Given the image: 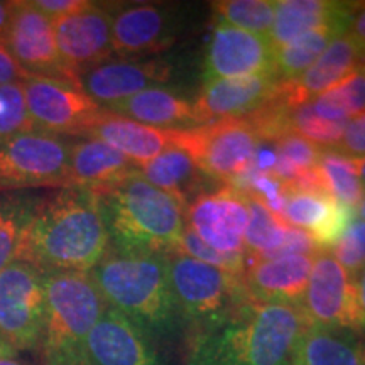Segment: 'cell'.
<instances>
[{
	"label": "cell",
	"instance_id": "50",
	"mask_svg": "<svg viewBox=\"0 0 365 365\" xmlns=\"http://www.w3.org/2000/svg\"><path fill=\"white\" fill-rule=\"evenodd\" d=\"M0 340H2V339H0ZM2 341H4V340H2Z\"/></svg>",
	"mask_w": 365,
	"mask_h": 365
},
{
	"label": "cell",
	"instance_id": "39",
	"mask_svg": "<svg viewBox=\"0 0 365 365\" xmlns=\"http://www.w3.org/2000/svg\"><path fill=\"white\" fill-rule=\"evenodd\" d=\"M330 250L341 267L357 277L365 267V222L362 218L355 217Z\"/></svg>",
	"mask_w": 365,
	"mask_h": 365
},
{
	"label": "cell",
	"instance_id": "40",
	"mask_svg": "<svg viewBox=\"0 0 365 365\" xmlns=\"http://www.w3.org/2000/svg\"><path fill=\"white\" fill-rule=\"evenodd\" d=\"M336 150L350 159L365 158V112L346 122Z\"/></svg>",
	"mask_w": 365,
	"mask_h": 365
},
{
	"label": "cell",
	"instance_id": "25",
	"mask_svg": "<svg viewBox=\"0 0 365 365\" xmlns=\"http://www.w3.org/2000/svg\"><path fill=\"white\" fill-rule=\"evenodd\" d=\"M350 4L327 0H277L267 39L272 49L293 43L319 27L340 24L349 29Z\"/></svg>",
	"mask_w": 365,
	"mask_h": 365
},
{
	"label": "cell",
	"instance_id": "7",
	"mask_svg": "<svg viewBox=\"0 0 365 365\" xmlns=\"http://www.w3.org/2000/svg\"><path fill=\"white\" fill-rule=\"evenodd\" d=\"M71 144L63 135L26 130L0 145V195L66 188Z\"/></svg>",
	"mask_w": 365,
	"mask_h": 365
},
{
	"label": "cell",
	"instance_id": "24",
	"mask_svg": "<svg viewBox=\"0 0 365 365\" xmlns=\"http://www.w3.org/2000/svg\"><path fill=\"white\" fill-rule=\"evenodd\" d=\"M137 164L112 145L97 139L71 144L66 188L90 190L98 193L134 175Z\"/></svg>",
	"mask_w": 365,
	"mask_h": 365
},
{
	"label": "cell",
	"instance_id": "3",
	"mask_svg": "<svg viewBox=\"0 0 365 365\" xmlns=\"http://www.w3.org/2000/svg\"><path fill=\"white\" fill-rule=\"evenodd\" d=\"M166 255L108 250L88 272L105 304L129 318L150 339L170 336L182 325Z\"/></svg>",
	"mask_w": 365,
	"mask_h": 365
},
{
	"label": "cell",
	"instance_id": "32",
	"mask_svg": "<svg viewBox=\"0 0 365 365\" xmlns=\"http://www.w3.org/2000/svg\"><path fill=\"white\" fill-rule=\"evenodd\" d=\"M317 170L322 178L325 193L330 198L344 207L354 210L359 207L365 190L354 159L346 158L336 149H322Z\"/></svg>",
	"mask_w": 365,
	"mask_h": 365
},
{
	"label": "cell",
	"instance_id": "27",
	"mask_svg": "<svg viewBox=\"0 0 365 365\" xmlns=\"http://www.w3.org/2000/svg\"><path fill=\"white\" fill-rule=\"evenodd\" d=\"M143 178L164 193L175 196L178 202L188 207L191 195L198 191L210 178L200 170L195 158L182 148H170L150 161L137 166Z\"/></svg>",
	"mask_w": 365,
	"mask_h": 365
},
{
	"label": "cell",
	"instance_id": "26",
	"mask_svg": "<svg viewBox=\"0 0 365 365\" xmlns=\"http://www.w3.org/2000/svg\"><path fill=\"white\" fill-rule=\"evenodd\" d=\"M105 110L166 130H185L202 125L196 117L195 105L161 86L145 88Z\"/></svg>",
	"mask_w": 365,
	"mask_h": 365
},
{
	"label": "cell",
	"instance_id": "43",
	"mask_svg": "<svg viewBox=\"0 0 365 365\" xmlns=\"http://www.w3.org/2000/svg\"><path fill=\"white\" fill-rule=\"evenodd\" d=\"M346 36H350L365 53V2L350 4V21Z\"/></svg>",
	"mask_w": 365,
	"mask_h": 365
},
{
	"label": "cell",
	"instance_id": "14",
	"mask_svg": "<svg viewBox=\"0 0 365 365\" xmlns=\"http://www.w3.org/2000/svg\"><path fill=\"white\" fill-rule=\"evenodd\" d=\"M51 22L59 58L75 80L113 54L112 9L91 2L83 11Z\"/></svg>",
	"mask_w": 365,
	"mask_h": 365
},
{
	"label": "cell",
	"instance_id": "46",
	"mask_svg": "<svg viewBox=\"0 0 365 365\" xmlns=\"http://www.w3.org/2000/svg\"><path fill=\"white\" fill-rule=\"evenodd\" d=\"M357 293H359L360 312H362L364 325H365V267L359 272V276H357Z\"/></svg>",
	"mask_w": 365,
	"mask_h": 365
},
{
	"label": "cell",
	"instance_id": "15",
	"mask_svg": "<svg viewBox=\"0 0 365 365\" xmlns=\"http://www.w3.org/2000/svg\"><path fill=\"white\" fill-rule=\"evenodd\" d=\"M274 49L267 36L217 21L203 59V81L272 75Z\"/></svg>",
	"mask_w": 365,
	"mask_h": 365
},
{
	"label": "cell",
	"instance_id": "49",
	"mask_svg": "<svg viewBox=\"0 0 365 365\" xmlns=\"http://www.w3.org/2000/svg\"><path fill=\"white\" fill-rule=\"evenodd\" d=\"M362 365H365V341H362Z\"/></svg>",
	"mask_w": 365,
	"mask_h": 365
},
{
	"label": "cell",
	"instance_id": "9",
	"mask_svg": "<svg viewBox=\"0 0 365 365\" xmlns=\"http://www.w3.org/2000/svg\"><path fill=\"white\" fill-rule=\"evenodd\" d=\"M46 322L44 272L16 261L0 271V339L14 350L41 345Z\"/></svg>",
	"mask_w": 365,
	"mask_h": 365
},
{
	"label": "cell",
	"instance_id": "47",
	"mask_svg": "<svg viewBox=\"0 0 365 365\" xmlns=\"http://www.w3.org/2000/svg\"><path fill=\"white\" fill-rule=\"evenodd\" d=\"M354 161H355V166H357L360 181H362V186H364V190H365V158L354 159Z\"/></svg>",
	"mask_w": 365,
	"mask_h": 365
},
{
	"label": "cell",
	"instance_id": "18",
	"mask_svg": "<svg viewBox=\"0 0 365 365\" xmlns=\"http://www.w3.org/2000/svg\"><path fill=\"white\" fill-rule=\"evenodd\" d=\"M171 76V68L163 61L108 59L76 76V83L102 108L124 102L132 95L163 83Z\"/></svg>",
	"mask_w": 365,
	"mask_h": 365
},
{
	"label": "cell",
	"instance_id": "12",
	"mask_svg": "<svg viewBox=\"0 0 365 365\" xmlns=\"http://www.w3.org/2000/svg\"><path fill=\"white\" fill-rule=\"evenodd\" d=\"M2 44L29 76L63 78L76 83L59 58L51 19L39 12L31 0L12 2Z\"/></svg>",
	"mask_w": 365,
	"mask_h": 365
},
{
	"label": "cell",
	"instance_id": "35",
	"mask_svg": "<svg viewBox=\"0 0 365 365\" xmlns=\"http://www.w3.org/2000/svg\"><path fill=\"white\" fill-rule=\"evenodd\" d=\"M322 148L308 143L303 137L289 134L276 143V164L272 168V176L282 185H289L296 178L318 164Z\"/></svg>",
	"mask_w": 365,
	"mask_h": 365
},
{
	"label": "cell",
	"instance_id": "19",
	"mask_svg": "<svg viewBox=\"0 0 365 365\" xmlns=\"http://www.w3.org/2000/svg\"><path fill=\"white\" fill-rule=\"evenodd\" d=\"M272 75L218 78L203 81V88L195 103L200 124L245 118L267 103L277 88Z\"/></svg>",
	"mask_w": 365,
	"mask_h": 365
},
{
	"label": "cell",
	"instance_id": "30",
	"mask_svg": "<svg viewBox=\"0 0 365 365\" xmlns=\"http://www.w3.org/2000/svg\"><path fill=\"white\" fill-rule=\"evenodd\" d=\"M346 34V26L333 24L301 36L293 43L274 49L272 76L277 83H289L298 80L335 38Z\"/></svg>",
	"mask_w": 365,
	"mask_h": 365
},
{
	"label": "cell",
	"instance_id": "13",
	"mask_svg": "<svg viewBox=\"0 0 365 365\" xmlns=\"http://www.w3.org/2000/svg\"><path fill=\"white\" fill-rule=\"evenodd\" d=\"M247 223V195L234 186L200 193L186 207V225L205 244L223 254H245Z\"/></svg>",
	"mask_w": 365,
	"mask_h": 365
},
{
	"label": "cell",
	"instance_id": "41",
	"mask_svg": "<svg viewBox=\"0 0 365 365\" xmlns=\"http://www.w3.org/2000/svg\"><path fill=\"white\" fill-rule=\"evenodd\" d=\"M90 4L88 0H33V6L51 21L83 11Z\"/></svg>",
	"mask_w": 365,
	"mask_h": 365
},
{
	"label": "cell",
	"instance_id": "34",
	"mask_svg": "<svg viewBox=\"0 0 365 365\" xmlns=\"http://www.w3.org/2000/svg\"><path fill=\"white\" fill-rule=\"evenodd\" d=\"M277 0H220L212 2L217 21L249 33L267 36L274 22Z\"/></svg>",
	"mask_w": 365,
	"mask_h": 365
},
{
	"label": "cell",
	"instance_id": "5",
	"mask_svg": "<svg viewBox=\"0 0 365 365\" xmlns=\"http://www.w3.org/2000/svg\"><path fill=\"white\" fill-rule=\"evenodd\" d=\"M44 365H88L86 339L105 309L88 272H44Z\"/></svg>",
	"mask_w": 365,
	"mask_h": 365
},
{
	"label": "cell",
	"instance_id": "16",
	"mask_svg": "<svg viewBox=\"0 0 365 365\" xmlns=\"http://www.w3.org/2000/svg\"><path fill=\"white\" fill-rule=\"evenodd\" d=\"M175 11L156 4L112 9V48L120 56H143L166 49L176 38Z\"/></svg>",
	"mask_w": 365,
	"mask_h": 365
},
{
	"label": "cell",
	"instance_id": "21",
	"mask_svg": "<svg viewBox=\"0 0 365 365\" xmlns=\"http://www.w3.org/2000/svg\"><path fill=\"white\" fill-rule=\"evenodd\" d=\"M81 137L112 145L127 159L140 166L170 148H178V130L150 127L105 110L91 122Z\"/></svg>",
	"mask_w": 365,
	"mask_h": 365
},
{
	"label": "cell",
	"instance_id": "23",
	"mask_svg": "<svg viewBox=\"0 0 365 365\" xmlns=\"http://www.w3.org/2000/svg\"><path fill=\"white\" fill-rule=\"evenodd\" d=\"M355 217L357 210L344 207L325 193L284 191L281 218L291 227L303 228L319 249H331Z\"/></svg>",
	"mask_w": 365,
	"mask_h": 365
},
{
	"label": "cell",
	"instance_id": "37",
	"mask_svg": "<svg viewBox=\"0 0 365 365\" xmlns=\"http://www.w3.org/2000/svg\"><path fill=\"white\" fill-rule=\"evenodd\" d=\"M29 113L21 81L0 86V145L12 137L31 130Z\"/></svg>",
	"mask_w": 365,
	"mask_h": 365
},
{
	"label": "cell",
	"instance_id": "17",
	"mask_svg": "<svg viewBox=\"0 0 365 365\" xmlns=\"http://www.w3.org/2000/svg\"><path fill=\"white\" fill-rule=\"evenodd\" d=\"M153 339L124 314L107 308L86 339L88 365H163Z\"/></svg>",
	"mask_w": 365,
	"mask_h": 365
},
{
	"label": "cell",
	"instance_id": "10",
	"mask_svg": "<svg viewBox=\"0 0 365 365\" xmlns=\"http://www.w3.org/2000/svg\"><path fill=\"white\" fill-rule=\"evenodd\" d=\"M301 312L308 325L355 333L365 328L359 303L357 277L341 267L330 249H319L314 254Z\"/></svg>",
	"mask_w": 365,
	"mask_h": 365
},
{
	"label": "cell",
	"instance_id": "2",
	"mask_svg": "<svg viewBox=\"0 0 365 365\" xmlns=\"http://www.w3.org/2000/svg\"><path fill=\"white\" fill-rule=\"evenodd\" d=\"M108 247L97 193L61 188L41 198L19 261L43 272H90Z\"/></svg>",
	"mask_w": 365,
	"mask_h": 365
},
{
	"label": "cell",
	"instance_id": "33",
	"mask_svg": "<svg viewBox=\"0 0 365 365\" xmlns=\"http://www.w3.org/2000/svg\"><path fill=\"white\" fill-rule=\"evenodd\" d=\"M313 112L330 122H349L365 112V66L312 98Z\"/></svg>",
	"mask_w": 365,
	"mask_h": 365
},
{
	"label": "cell",
	"instance_id": "4",
	"mask_svg": "<svg viewBox=\"0 0 365 365\" xmlns=\"http://www.w3.org/2000/svg\"><path fill=\"white\" fill-rule=\"evenodd\" d=\"M113 250L124 254L175 252L186 227V207L143 178L139 170L98 191Z\"/></svg>",
	"mask_w": 365,
	"mask_h": 365
},
{
	"label": "cell",
	"instance_id": "51",
	"mask_svg": "<svg viewBox=\"0 0 365 365\" xmlns=\"http://www.w3.org/2000/svg\"><path fill=\"white\" fill-rule=\"evenodd\" d=\"M0 341H2V340H0Z\"/></svg>",
	"mask_w": 365,
	"mask_h": 365
},
{
	"label": "cell",
	"instance_id": "1",
	"mask_svg": "<svg viewBox=\"0 0 365 365\" xmlns=\"http://www.w3.org/2000/svg\"><path fill=\"white\" fill-rule=\"evenodd\" d=\"M307 327L299 308L249 299L220 322L190 331L186 365H293Z\"/></svg>",
	"mask_w": 365,
	"mask_h": 365
},
{
	"label": "cell",
	"instance_id": "42",
	"mask_svg": "<svg viewBox=\"0 0 365 365\" xmlns=\"http://www.w3.org/2000/svg\"><path fill=\"white\" fill-rule=\"evenodd\" d=\"M27 73L17 65L16 59L11 56V53L4 48L0 43V86L7 83H16V81H22L27 78Z\"/></svg>",
	"mask_w": 365,
	"mask_h": 365
},
{
	"label": "cell",
	"instance_id": "48",
	"mask_svg": "<svg viewBox=\"0 0 365 365\" xmlns=\"http://www.w3.org/2000/svg\"><path fill=\"white\" fill-rule=\"evenodd\" d=\"M357 212H359V218H362V220L365 222V195H364V198H362V202L359 203V207H357Z\"/></svg>",
	"mask_w": 365,
	"mask_h": 365
},
{
	"label": "cell",
	"instance_id": "6",
	"mask_svg": "<svg viewBox=\"0 0 365 365\" xmlns=\"http://www.w3.org/2000/svg\"><path fill=\"white\" fill-rule=\"evenodd\" d=\"M166 257L173 296L181 322L190 327V331L220 322L252 299L244 276H235L180 252H170Z\"/></svg>",
	"mask_w": 365,
	"mask_h": 365
},
{
	"label": "cell",
	"instance_id": "20",
	"mask_svg": "<svg viewBox=\"0 0 365 365\" xmlns=\"http://www.w3.org/2000/svg\"><path fill=\"white\" fill-rule=\"evenodd\" d=\"M314 255L293 254L247 264L244 282L250 298L299 308L307 293Z\"/></svg>",
	"mask_w": 365,
	"mask_h": 365
},
{
	"label": "cell",
	"instance_id": "36",
	"mask_svg": "<svg viewBox=\"0 0 365 365\" xmlns=\"http://www.w3.org/2000/svg\"><path fill=\"white\" fill-rule=\"evenodd\" d=\"M345 125L346 122H330L325 118H319L313 112L312 100L296 105L289 117L291 134L303 137L308 143L322 149L339 148Z\"/></svg>",
	"mask_w": 365,
	"mask_h": 365
},
{
	"label": "cell",
	"instance_id": "22",
	"mask_svg": "<svg viewBox=\"0 0 365 365\" xmlns=\"http://www.w3.org/2000/svg\"><path fill=\"white\" fill-rule=\"evenodd\" d=\"M365 66V53L350 36L341 34L330 43L317 61L298 80L279 83V91L291 105H301L339 85Z\"/></svg>",
	"mask_w": 365,
	"mask_h": 365
},
{
	"label": "cell",
	"instance_id": "45",
	"mask_svg": "<svg viewBox=\"0 0 365 365\" xmlns=\"http://www.w3.org/2000/svg\"><path fill=\"white\" fill-rule=\"evenodd\" d=\"M11 9L12 2H0V43H2L4 36H6L9 19H11Z\"/></svg>",
	"mask_w": 365,
	"mask_h": 365
},
{
	"label": "cell",
	"instance_id": "28",
	"mask_svg": "<svg viewBox=\"0 0 365 365\" xmlns=\"http://www.w3.org/2000/svg\"><path fill=\"white\" fill-rule=\"evenodd\" d=\"M293 365H362L357 333L308 325L296 344Z\"/></svg>",
	"mask_w": 365,
	"mask_h": 365
},
{
	"label": "cell",
	"instance_id": "29",
	"mask_svg": "<svg viewBox=\"0 0 365 365\" xmlns=\"http://www.w3.org/2000/svg\"><path fill=\"white\" fill-rule=\"evenodd\" d=\"M245 195L249 203V223L244 235V247L249 250L245 264L274 259L284 247L293 227L274 213L261 196L250 191H245Z\"/></svg>",
	"mask_w": 365,
	"mask_h": 365
},
{
	"label": "cell",
	"instance_id": "38",
	"mask_svg": "<svg viewBox=\"0 0 365 365\" xmlns=\"http://www.w3.org/2000/svg\"><path fill=\"white\" fill-rule=\"evenodd\" d=\"M175 252L185 254L191 259H196V261L208 264V266L222 269V271L235 274V276H244L245 267H247V264H245V254L218 252V250L205 244L188 225L182 230L181 239L178 242Z\"/></svg>",
	"mask_w": 365,
	"mask_h": 365
},
{
	"label": "cell",
	"instance_id": "11",
	"mask_svg": "<svg viewBox=\"0 0 365 365\" xmlns=\"http://www.w3.org/2000/svg\"><path fill=\"white\" fill-rule=\"evenodd\" d=\"M21 83L34 130L56 135H81L103 112L71 80L27 76Z\"/></svg>",
	"mask_w": 365,
	"mask_h": 365
},
{
	"label": "cell",
	"instance_id": "44",
	"mask_svg": "<svg viewBox=\"0 0 365 365\" xmlns=\"http://www.w3.org/2000/svg\"><path fill=\"white\" fill-rule=\"evenodd\" d=\"M0 365H26L17 357L16 350L9 346L6 341H0Z\"/></svg>",
	"mask_w": 365,
	"mask_h": 365
},
{
	"label": "cell",
	"instance_id": "31",
	"mask_svg": "<svg viewBox=\"0 0 365 365\" xmlns=\"http://www.w3.org/2000/svg\"><path fill=\"white\" fill-rule=\"evenodd\" d=\"M41 196L14 191L0 195V271L19 261Z\"/></svg>",
	"mask_w": 365,
	"mask_h": 365
},
{
	"label": "cell",
	"instance_id": "8",
	"mask_svg": "<svg viewBox=\"0 0 365 365\" xmlns=\"http://www.w3.org/2000/svg\"><path fill=\"white\" fill-rule=\"evenodd\" d=\"M259 139L247 118L212 122L178 130V148L188 150L210 180L235 181L252 168Z\"/></svg>",
	"mask_w": 365,
	"mask_h": 365
}]
</instances>
